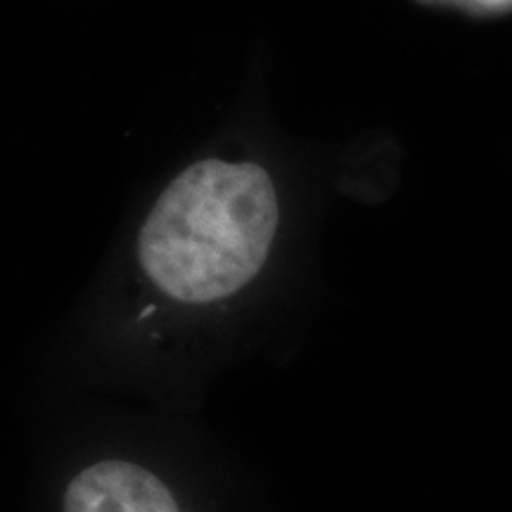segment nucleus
I'll use <instances>...</instances> for the list:
<instances>
[{
	"mask_svg": "<svg viewBox=\"0 0 512 512\" xmlns=\"http://www.w3.org/2000/svg\"><path fill=\"white\" fill-rule=\"evenodd\" d=\"M24 512H275L249 467L164 432H81L27 467Z\"/></svg>",
	"mask_w": 512,
	"mask_h": 512,
	"instance_id": "1",
	"label": "nucleus"
},
{
	"mask_svg": "<svg viewBox=\"0 0 512 512\" xmlns=\"http://www.w3.org/2000/svg\"><path fill=\"white\" fill-rule=\"evenodd\" d=\"M275 228L278 200L266 171L207 159L159 197L140 233V261L171 302L202 309L252 283Z\"/></svg>",
	"mask_w": 512,
	"mask_h": 512,
	"instance_id": "2",
	"label": "nucleus"
},
{
	"mask_svg": "<svg viewBox=\"0 0 512 512\" xmlns=\"http://www.w3.org/2000/svg\"><path fill=\"white\" fill-rule=\"evenodd\" d=\"M451 3L467 5V8L477 10H498V8H510L512 0H451Z\"/></svg>",
	"mask_w": 512,
	"mask_h": 512,
	"instance_id": "3",
	"label": "nucleus"
}]
</instances>
